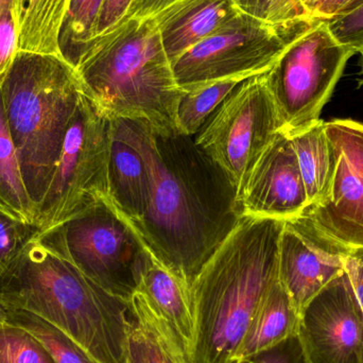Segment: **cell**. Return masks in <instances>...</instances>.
<instances>
[{"label":"cell","instance_id":"1","mask_svg":"<svg viewBox=\"0 0 363 363\" xmlns=\"http://www.w3.org/2000/svg\"><path fill=\"white\" fill-rule=\"evenodd\" d=\"M150 189L132 228L149 253L191 288L238 222L237 190L194 138L134 119Z\"/></svg>","mask_w":363,"mask_h":363},{"label":"cell","instance_id":"2","mask_svg":"<svg viewBox=\"0 0 363 363\" xmlns=\"http://www.w3.org/2000/svg\"><path fill=\"white\" fill-rule=\"evenodd\" d=\"M285 220L239 218L190 288L191 363H234L252 319L279 281Z\"/></svg>","mask_w":363,"mask_h":363},{"label":"cell","instance_id":"3","mask_svg":"<svg viewBox=\"0 0 363 363\" xmlns=\"http://www.w3.org/2000/svg\"><path fill=\"white\" fill-rule=\"evenodd\" d=\"M0 306L46 320L98 363H125L128 301L100 287L36 239L0 277Z\"/></svg>","mask_w":363,"mask_h":363},{"label":"cell","instance_id":"4","mask_svg":"<svg viewBox=\"0 0 363 363\" xmlns=\"http://www.w3.org/2000/svg\"><path fill=\"white\" fill-rule=\"evenodd\" d=\"M76 70L85 94L108 117L177 132L182 89L155 19H121L91 40Z\"/></svg>","mask_w":363,"mask_h":363},{"label":"cell","instance_id":"5","mask_svg":"<svg viewBox=\"0 0 363 363\" xmlns=\"http://www.w3.org/2000/svg\"><path fill=\"white\" fill-rule=\"evenodd\" d=\"M83 93L77 70L59 55L18 50L0 80L6 123L35 219Z\"/></svg>","mask_w":363,"mask_h":363},{"label":"cell","instance_id":"6","mask_svg":"<svg viewBox=\"0 0 363 363\" xmlns=\"http://www.w3.org/2000/svg\"><path fill=\"white\" fill-rule=\"evenodd\" d=\"M35 239L100 287L125 301L138 291L151 256L133 228L106 199L40 233Z\"/></svg>","mask_w":363,"mask_h":363},{"label":"cell","instance_id":"7","mask_svg":"<svg viewBox=\"0 0 363 363\" xmlns=\"http://www.w3.org/2000/svg\"><path fill=\"white\" fill-rule=\"evenodd\" d=\"M110 117L83 93L38 209V234L108 200Z\"/></svg>","mask_w":363,"mask_h":363},{"label":"cell","instance_id":"8","mask_svg":"<svg viewBox=\"0 0 363 363\" xmlns=\"http://www.w3.org/2000/svg\"><path fill=\"white\" fill-rule=\"evenodd\" d=\"M323 19L268 23L239 13L172 63L181 89L225 79L247 80L264 74L286 49Z\"/></svg>","mask_w":363,"mask_h":363},{"label":"cell","instance_id":"9","mask_svg":"<svg viewBox=\"0 0 363 363\" xmlns=\"http://www.w3.org/2000/svg\"><path fill=\"white\" fill-rule=\"evenodd\" d=\"M356 52L339 43L320 21L294 40L266 72L269 89L288 138L315 125Z\"/></svg>","mask_w":363,"mask_h":363},{"label":"cell","instance_id":"10","mask_svg":"<svg viewBox=\"0 0 363 363\" xmlns=\"http://www.w3.org/2000/svg\"><path fill=\"white\" fill-rule=\"evenodd\" d=\"M281 123L266 72L241 82L194 136L238 191Z\"/></svg>","mask_w":363,"mask_h":363},{"label":"cell","instance_id":"11","mask_svg":"<svg viewBox=\"0 0 363 363\" xmlns=\"http://www.w3.org/2000/svg\"><path fill=\"white\" fill-rule=\"evenodd\" d=\"M325 131L335 169L328 198L303 215L324 234L350 249L363 247V123L333 119Z\"/></svg>","mask_w":363,"mask_h":363},{"label":"cell","instance_id":"12","mask_svg":"<svg viewBox=\"0 0 363 363\" xmlns=\"http://www.w3.org/2000/svg\"><path fill=\"white\" fill-rule=\"evenodd\" d=\"M298 336L308 363H363V311L345 271L301 311Z\"/></svg>","mask_w":363,"mask_h":363},{"label":"cell","instance_id":"13","mask_svg":"<svg viewBox=\"0 0 363 363\" xmlns=\"http://www.w3.org/2000/svg\"><path fill=\"white\" fill-rule=\"evenodd\" d=\"M350 251L321 232L306 216L285 220L279 240V281L298 313L345 272Z\"/></svg>","mask_w":363,"mask_h":363},{"label":"cell","instance_id":"14","mask_svg":"<svg viewBox=\"0 0 363 363\" xmlns=\"http://www.w3.org/2000/svg\"><path fill=\"white\" fill-rule=\"evenodd\" d=\"M240 217L289 220L308 207L291 138L279 133L254 165L236 196Z\"/></svg>","mask_w":363,"mask_h":363},{"label":"cell","instance_id":"15","mask_svg":"<svg viewBox=\"0 0 363 363\" xmlns=\"http://www.w3.org/2000/svg\"><path fill=\"white\" fill-rule=\"evenodd\" d=\"M108 200L133 226L148 204L150 179L134 119L110 117Z\"/></svg>","mask_w":363,"mask_h":363},{"label":"cell","instance_id":"16","mask_svg":"<svg viewBox=\"0 0 363 363\" xmlns=\"http://www.w3.org/2000/svg\"><path fill=\"white\" fill-rule=\"evenodd\" d=\"M241 13L234 0H180L153 19L169 61L221 29Z\"/></svg>","mask_w":363,"mask_h":363},{"label":"cell","instance_id":"17","mask_svg":"<svg viewBox=\"0 0 363 363\" xmlns=\"http://www.w3.org/2000/svg\"><path fill=\"white\" fill-rule=\"evenodd\" d=\"M125 363H191L176 333L140 292L128 301Z\"/></svg>","mask_w":363,"mask_h":363},{"label":"cell","instance_id":"18","mask_svg":"<svg viewBox=\"0 0 363 363\" xmlns=\"http://www.w3.org/2000/svg\"><path fill=\"white\" fill-rule=\"evenodd\" d=\"M136 292H140L167 322L189 356L194 332L189 288L151 255Z\"/></svg>","mask_w":363,"mask_h":363},{"label":"cell","instance_id":"19","mask_svg":"<svg viewBox=\"0 0 363 363\" xmlns=\"http://www.w3.org/2000/svg\"><path fill=\"white\" fill-rule=\"evenodd\" d=\"M300 313L279 281L269 290L247 328L236 360L270 349L298 334Z\"/></svg>","mask_w":363,"mask_h":363},{"label":"cell","instance_id":"20","mask_svg":"<svg viewBox=\"0 0 363 363\" xmlns=\"http://www.w3.org/2000/svg\"><path fill=\"white\" fill-rule=\"evenodd\" d=\"M70 0H14L18 50L59 55V36Z\"/></svg>","mask_w":363,"mask_h":363},{"label":"cell","instance_id":"21","mask_svg":"<svg viewBox=\"0 0 363 363\" xmlns=\"http://www.w3.org/2000/svg\"><path fill=\"white\" fill-rule=\"evenodd\" d=\"M291 142L306 189L308 207L322 204L330 192L335 169L334 152L326 134L325 121H319L296 134Z\"/></svg>","mask_w":363,"mask_h":363},{"label":"cell","instance_id":"22","mask_svg":"<svg viewBox=\"0 0 363 363\" xmlns=\"http://www.w3.org/2000/svg\"><path fill=\"white\" fill-rule=\"evenodd\" d=\"M0 211L34 224V209L28 194L21 163L11 138L0 95Z\"/></svg>","mask_w":363,"mask_h":363},{"label":"cell","instance_id":"23","mask_svg":"<svg viewBox=\"0 0 363 363\" xmlns=\"http://www.w3.org/2000/svg\"><path fill=\"white\" fill-rule=\"evenodd\" d=\"M243 81L225 79L182 89L174 117L177 132L194 138L220 104Z\"/></svg>","mask_w":363,"mask_h":363},{"label":"cell","instance_id":"24","mask_svg":"<svg viewBox=\"0 0 363 363\" xmlns=\"http://www.w3.org/2000/svg\"><path fill=\"white\" fill-rule=\"evenodd\" d=\"M104 0H70L59 36L60 55L76 69L96 38L98 17Z\"/></svg>","mask_w":363,"mask_h":363},{"label":"cell","instance_id":"25","mask_svg":"<svg viewBox=\"0 0 363 363\" xmlns=\"http://www.w3.org/2000/svg\"><path fill=\"white\" fill-rule=\"evenodd\" d=\"M0 315L38 337L57 363H98L74 339L34 313L0 306Z\"/></svg>","mask_w":363,"mask_h":363},{"label":"cell","instance_id":"26","mask_svg":"<svg viewBox=\"0 0 363 363\" xmlns=\"http://www.w3.org/2000/svg\"><path fill=\"white\" fill-rule=\"evenodd\" d=\"M0 363H57L44 343L0 315Z\"/></svg>","mask_w":363,"mask_h":363},{"label":"cell","instance_id":"27","mask_svg":"<svg viewBox=\"0 0 363 363\" xmlns=\"http://www.w3.org/2000/svg\"><path fill=\"white\" fill-rule=\"evenodd\" d=\"M234 2L241 13L264 23L277 25L313 18L302 0H234Z\"/></svg>","mask_w":363,"mask_h":363},{"label":"cell","instance_id":"28","mask_svg":"<svg viewBox=\"0 0 363 363\" xmlns=\"http://www.w3.org/2000/svg\"><path fill=\"white\" fill-rule=\"evenodd\" d=\"M38 235L34 224L19 221L0 211V277Z\"/></svg>","mask_w":363,"mask_h":363},{"label":"cell","instance_id":"29","mask_svg":"<svg viewBox=\"0 0 363 363\" xmlns=\"http://www.w3.org/2000/svg\"><path fill=\"white\" fill-rule=\"evenodd\" d=\"M18 52V30L15 18L14 2L0 14V80L4 78Z\"/></svg>","mask_w":363,"mask_h":363},{"label":"cell","instance_id":"30","mask_svg":"<svg viewBox=\"0 0 363 363\" xmlns=\"http://www.w3.org/2000/svg\"><path fill=\"white\" fill-rule=\"evenodd\" d=\"M234 363H308L298 334L279 345Z\"/></svg>","mask_w":363,"mask_h":363},{"label":"cell","instance_id":"31","mask_svg":"<svg viewBox=\"0 0 363 363\" xmlns=\"http://www.w3.org/2000/svg\"><path fill=\"white\" fill-rule=\"evenodd\" d=\"M328 21L334 38L358 52L363 45V6L351 14Z\"/></svg>","mask_w":363,"mask_h":363},{"label":"cell","instance_id":"32","mask_svg":"<svg viewBox=\"0 0 363 363\" xmlns=\"http://www.w3.org/2000/svg\"><path fill=\"white\" fill-rule=\"evenodd\" d=\"M362 6L363 0H320L313 6L311 14L315 18L332 21L351 14Z\"/></svg>","mask_w":363,"mask_h":363},{"label":"cell","instance_id":"33","mask_svg":"<svg viewBox=\"0 0 363 363\" xmlns=\"http://www.w3.org/2000/svg\"><path fill=\"white\" fill-rule=\"evenodd\" d=\"M133 0H104L98 17L96 36L108 31L127 14Z\"/></svg>","mask_w":363,"mask_h":363},{"label":"cell","instance_id":"34","mask_svg":"<svg viewBox=\"0 0 363 363\" xmlns=\"http://www.w3.org/2000/svg\"><path fill=\"white\" fill-rule=\"evenodd\" d=\"M345 271L363 311V247L351 249L345 260Z\"/></svg>","mask_w":363,"mask_h":363},{"label":"cell","instance_id":"35","mask_svg":"<svg viewBox=\"0 0 363 363\" xmlns=\"http://www.w3.org/2000/svg\"><path fill=\"white\" fill-rule=\"evenodd\" d=\"M180 0H133L125 18H153Z\"/></svg>","mask_w":363,"mask_h":363},{"label":"cell","instance_id":"36","mask_svg":"<svg viewBox=\"0 0 363 363\" xmlns=\"http://www.w3.org/2000/svg\"><path fill=\"white\" fill-rule=\"evenodd\" d=\"M320 0H302L303 4H305V6H306L307 9H308L309 11L313 10V6H315V4L319 2Z\"/></svg>","mask_w":363,"mask_h":363},{"label":"cell","instance_id":"37","mask_svg":"<svg viewBox=\"0 0 363 363\" xmlns=\"http://www.w3.org/2000/svg\"><path fill=\"white\" fill-rule=\"evenodd\" d=\"M13 2H14V0H0V14H1L2 11L4 10L6 6L13 4Z\"/></svg>","mask_w":363,"mask_h":363},{"label":"cell","instance_id":"38","mask_svg":"<svg viewBox=\"0 0 363 363\" xmlns=\"http://www.w3.org/2000/svg\"><path fill=\"white\" fill-rule=\"evenodd\" d=\"M358 52L360 53V64H362V74H363V45L360 47L359 51ZM360 85H363V79L360 81Z\"/></svg>","mask_w":363,"mask_h":363}]
</instances>
